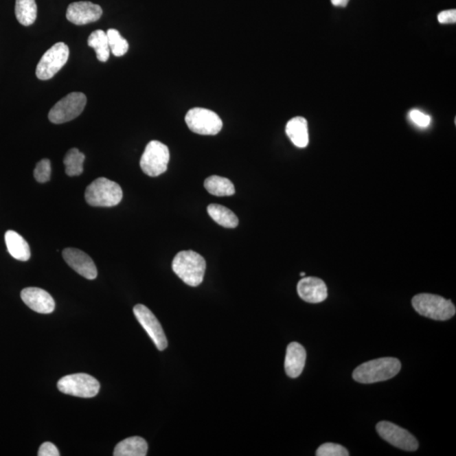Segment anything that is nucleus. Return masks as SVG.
I'll return each mask as SVG.
<instances>
[{"label":"nucleus","instance_id":"26","mask_svg":"<svg viewBox=\"0 0 456 456\" xmlns=\"http://www.w3.org/2000/svg\"><path fill=\"white\" fill-rule=\"evenodd\" d=\"M317 456H348L349 452L347 448L340 444L326 443L319 446L316 451Z\"/></svg>","mask_w":456,"mask_h":456},{"label":"nucleus","instance_id":"21","mask_svg":"<svg viewBox=\"0 0 456 456\" xmlns=\"http://www.w3.org/2000/svg\"><path fill=\"white\" fill-rule=\"evenodd\" d=\"M209 216L219 224L226 228H235L238 225V218L231 209L220 205L211 204L207 207Z\"/></svg>","mask_w":456,"mask_h":456},{"label":"nucleus","instance_id":"1","mask_svg":"<svg viewBox=\"0 0 456 456\" xmlns=\"http://www.w3.org/2000/svg\"><path fill=\"white\" fill-rule=\"evenodd\" d=\"M402 369V363L395 358H382L364 363L352 374L354 380L361 384H374L394 378Z\"/></svg>","mask_w":456,"mask_h":456},{"label":"nucleus","instance_id":"24","mask_svg":"<svg viewBox=\"0 0 456 456\" xmlns=\"http://www.w3.org/2000/svg\"><path fill=\"white\" fill-rule=\"evenodd\" d=\"M84 157L77 148L69 150L64 158L66 174L71 176H80L82 174Z\"/></svg>","mask_w":456,"mask_h":456},{"label":"nucleus","instance_id":"3","mask_svg":"<svg viewBox=\"0 0 456 456\" xmlns=\"http://www.w3.org/2000/svg\"><path fill=\"white\" fill-rule=\"evenodd\" d=\"M411 304L419 315L435 321H448L455 315V306L451 300L433 294L415 295Z\"/></svg>","mask_w":456,"mask_h":456},{"label":"nucleus","instance_id":"28","mask_svg":"<svg viewBox=\"0 0 456 456\" xmlns=\"http://www.w3.org/2000/svg\"><path fill=\"white\" fill-rule=\"evenodd\" d=\"M410 119L415 125L421 128H426L431 124V117L418 109L411 110Z\"/></svg>","mask_w":456,"mask_h":456},{"label":"nucleus","instance_id":"18","mask_svg":"<svg viewBox=\"0 0 456 456\" xmlns=\"http://www.w3.org/2000/svg\"><path fill=\"white\" fill-rule=\"evenodd\" d=\"M5 239L7 249L13 258L20 261H27L31 258V249L27 242L16 231H7Z\"/></svg>","mask_w":456,"mask_h":456},{"label":"nucleus","instance_id":"13","mask_svg":"<svg viewBox=\"0 0 456 456\" xmlns=\"http://www.w3.org/2000/svg\"><path fill=\"white\" fill-rule=\"evenodd\" d=\"M102 16V7L87 1L71 3L66 12L67 20L77 25L93 23L100 19Z\"/></svg>","mask_w":456,"mask_h":456},{"label":"nucleus","instance_id":"17","mask_svg":"<svg viewBox=\"0 0 456 456\" xmlns=\"http://www.w3.org/2000/svg\"><path fill=\"white\" fill-rule=\"evenodd\" d=\"M286 133L294 146L305 148L310 142L307 120L303 117H296L290 119L286 126Z\"/></svg>","mask_w":456,"mask_h":456},{"label":"nucleus","instance_id":"7","mask_svg":"<svg viewBox=\"0 0 456 456\" xmlns=\"http://www.w3.org/2000/svg\"><path fill=\"white\" fill-rule=\"evenodd\" d=\"M69 56V49L64 43H55L43 55L36 69V76L39 80L52 79L64 67Z\"/></svg>","mask_w":456,"mask_h":456},{"label":"nucleus","instance_id":"11","mask_svg":"<svg viewBox=\"0 0 456 456\" xmlns=\"http://www.w3.org/2000/svg\"><path fill=\"white\" fill-rule=\"evenodd\" d=\"M134 314L139 323L149 334L150 339L156 345L158 350H165L168 347L166 334L153 312L145 305L137 304L134 308Z\"/></svg>","mask_w":456,"mask_h":456},{"label":"nucleus","instance_id":"12","mask_svg":"<svg viewBox=\"0 0 456 456\" xmlns=\"http://www.w3.org/2000/svg\"><path fill=\"white\" fill-rule=\"evenodd\" d=\"M62 258L72 269L88 280L98 277V270L93 260L87 253L78 249L67 248L62 251Z\"/></svg>","mask_w":456,"mask_h":456},{"label":"nucleus","instance_id":"19","mask_svg":"<svg viewBox=\"0 0 456 456\" xmlns=\"http://www.w3.org/2000/svg\"><path fill=\"white\" fill-rule=\"evenodd\" d=\"M148 444L143 437L135 436L128 437L117 444L114 448V456H146Z\"/></svg>","mask_w":456,"mask_h":456},{"label":"nucleus","instance_id":"27","mask_svg":"<svg viewBox=\"0 0 456 456\" xmlns=\"http://www.w3.org/2000/svg\"><path fill=\"white\" fill-rule=\"evenodd\" d=\"M51 163L49 159H43L39 161L35 168L34 176L36 181L44 183L49 181L51 178Z\"/></svg>","mask_w":456,"mask_h":456},{"label":"nucleus","instance_id":"31","mask_svg":"<svg viewBox=\"0 0 456 456\" xmlns=\"http://www.w3.org/2000/svg\"><path fill=\"white\" fill-rule=\"evenodd\" d=\"M349 0H332L334 6L345 7L347 5Z\"/></svg>","mask_w":456,"mask_h":456},{"label":"nucleus","instance_id":"10","mask_svg":"<svg viewBox=\"0 0 456 456\" xmlns=\"http://www.w3.org/2000/svg\"><path fill=\"white\" fill-rule=\"evenodd\" d=\"M376 429L378 435L393 446L407 451H415L418 448L417 439L407 430L392 422L386 421L378 422Z\"/></svg>","mask_w":456,"mask_h":456},{"label":"nucleus","instance_id":"6","mask_svg":"<svg viewBox=\"0 0 456 456\" xmlns=\"http://www.w3.org/2000/svg\"><path fill=\"white\" fill-rule=\"evenodd\" d=\"M170 159L168 147L158 141H152L146 146L139 165L150 176H157L167 171Z\"/></svg>","mask_w":456,"mask_h":456},{"label":"nucleus","instance_id":"16","mask_svg":"<svg viewBox=\"0 0 456 456\" xmlns=\"http://www.w3.org/2000/svg\"><path fill=\"white\" fill-rule=\"evenodd\" d=\"M306 362V351L297 342H292L286 348L285 370L288 376L296 378L300 376Z\"/></svg>","mask_w":456,"mask_h":456},{"label":"nucleus","instance_id":"8","mask_svg":"<svg viewBox=\"0 0 456 456\" xmlns=\"http://www.w3.org/2000/svg\"><path fill=\"white\" fill-rule=\"evenodd\" d=\"M185 122L191 131L201 135H218L223 126L218 114L202 108L190 109L186 114Z\"/></svg>","mask_w":456,"mask_h":456},{"label":"nucleus","instance_id":"29","mask_svg":"<svg viewBox=\"0 0 456 456\" xmlns=\"http://www.w3.org/2000/svg\"><path fill=\"white\" fill-rule=\"evenodd\" d=\"M437 21L441 24L455 23L456 22V10H444L437 14Z\"/></svg>","mask_w":456,"mask_h":456},{"label":"nucleus","instance_id":"9","mask_svg":"<svg viewBox=\"0 0 456 456\" xmlns=\"http://www.w3.org/2000/svg\"><path fill=\"white\" fill-rule=\"evenodd\" d=\"M86 104V95L82 93H69L50 110L49 119L55 124L69 122L82 114Z\"/></svg>","mask_w":456,"mask_h":456},{"label":"nucleus","instance_id":"5","mask_svg":"<svg viewBox=\"0 0 456 456\" xmlns=\"http://www.w3.org/2000/svg\"><path fill=\"white\" fill-rule=\"evenodd\" d=\"M58 389L66 395L93 398L100 391V383L89 374H75L60 378L58 382Z\"/></svg>","mask_w":456,"mask_h":456},{"label":"nucleus","instance_id":"32","mask_svg":"<svg viewBox=\"0 0 456 456\" xmlns=\"http://www.w3.org/2000/svg\"><path fill=\"white\" fill-rule=\"evenodd\" d=\"M305 275H306V274H305V272H301V273H300L301 277H305Z\"/></svg>","mask_w":456,"mask_h":456},{"label":"nucleus","instance_id":"23","mask_svg":"<svg viewBox=\"0 0 456 456\" xmlns=\"http://www.w3.org/2000/svg\"><path fill=\"white\" fill-rule=\"evenodd\" d=\"M88 46L93 47L97 54L98 60L106 62L110 56V49L106 33L102 30H97L91 33L88 38Z\"/></svg>","mask_w":456,"mask_h":456},{"label":"nucleus","instance_id":"4","mask_svg":"<svg viewBox=\"0 0 456 456\" xmlns=\"http://www.w3.org/2000/svg\"><path fill=\"white\" fill-rule=\"evenodd\" d=\"M84 198L91 207H113L122 201L123 190L117 183L99 178L87 186Z\"/></svg>","mask_w":456,"mask_h":456},{"label":"nucleus","instance_id":"30","mask_svg":"<svg viewBox=\"0 0 456 456\" xmlns=\"http://www.w3.org/2000/svg\"><path fill=\"white\" fill-rule=\"evenodd\" d=\"M39 456H60V451H58L56 446L50 442L43 443L39 448Z\"/></svg>","mask_w":456,"mask_h":456},{"label":"nucleus","instance_id":"15","mask_svg":"<svg viewBox=\"0 0 456 456\" xmlns=\"http://www.w3.org/2000/svg\"><path fill=\"white\" fill-rule=\"evenodd\" d=\"M301 299L310 304H319L328 296L326 283L317 277H304L297 286Z\"/></svg>","mask_w":456,"mask_h":456},{"label":"nucleus","instance_id":"20","mask_svg":"<svg viewBox=\"0 0 456 456\" xmlns=\"http://www.w3.org/2000/svg\"><path fill=\"white\" fill-rule=\"evenodd\" d=\"M204 186L209 194L215 196H231L236 191L229 179L218 175L209 176L205 179Z\"/></svg>","mask_w":456,"mask_h":456},{"label":"nucleus","instance_id":"2","mask_svg":"<svg viewBox=\"0 0 456 456\" xmlns=\"http://www.w3.org/2000/svg\"><path fill=\"white\" fill-rule=\"evenodd\" d=\"M172 271L185 284L198 286L203 282L207 262L192 250L181 251L172 260Z\"/></svg>","mask_w":456,"mask_h":456},{"label":"nucleus","instance_id":"22","mask_svg":"<svg viewBox=\"0 0 456 456\" xmlns=\"http://www.w3.org/2000/svg\"><path fill=\"white\" fill-rule=\"evenodd\" d=\"M14 12L18 21L28 27L34 23L38 16V6L35 0H16Z\"/></svg>","mask_w":456,"mask_h":456},{"label":"nucleus","instance_id":"25","mask_svg":"<svg viewBox=\"0 0 456 456\" xmlns=\"http://www.w3.org/2000/svg\"><path fill=\"white\" fill-rule=\"evenodd\" d=\"M106 33L110 52L116 57H122L128 50V43L115 29H109Z\"/></svg>","mask_w":456,"mask_h":456},{"label":"nucleus","instance_id":"14","mask_svg":"<svg viewBox=\"0 0 456 456\" xmlns=\"http://www.w3.org/2000/svg\"><path fill=\"white\" fill-rule=\"evenodd\" d=\"M22 301L33 311L39 314H51L55 308V301L45 290L27 288L21 290Z\"/></svg>","mask_w":456,"mask_h":456}]
</instances>
